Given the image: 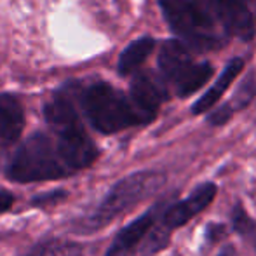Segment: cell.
I'll return each instance as SVG.
<instances>
[{"mask_svg":"<svg viewBox=\"0 0 256 256\" xmlns=\"http://www.w3.org/2000/svg\"><path fill=\"white\" fill-rule=\"evenodd\" d=\"M49 128L56 134V146L72 172L84 169L98 157V148L88 136L74 103L63 94H56L44 106Z\"/></svg>","mask_w":256,"mask_h":256,"instance_id":"obj_1","label":"cell"},{"mask_svg":"<svg viewBox=\"0 0 256 256\" xmlns=\"http://www.w3.org/2000/svg\"><path fill=\"white\" fill-rule=\"evenodd\" d=\"M68 174L72 171L58 152L56 142L44 132L30 136L7 166V176L18 183L56 180Z\"/></svg>","mask_w":256,"mask_h":256,"instance_id":"obj_2","label":"cell"},{"mask_svg":"<svg viewBox=\"0 0 256 256\" xmlns=\"http://www.w3.org/2000/svg\"><path fill=\"white\" fill-rule=\"evenodd\" d=\"M82 106L92 128L103 134H112L136 124H145L131 100L106 82L89 86L82 96Z\"/></svg>","mask_w":256,"mask_h":256,"instance_id":"obj_3","label":"cell"},{"mask_svg":"<svg viewBox=\"0 0 256 256\" xmlns=\"http://www.w3.org/2000/svg\"><path fill=\"white\" fill-rule=\"evenodd\" d=\"M162 185H164V174L155 171L134 172L120 180L104 197L103 202L96 208V211L84 222V228L89 232L102 228L118 214L128 211L131 206L138 204L140 200L157 192Z\"/></svg>","mask_w":256,"mask_h":256,"instance_id":"obj_4","label":"cell"},{"mask_svg":"<svg viewBox=\"0 0 256 256\" xmlns=\"http://www.w3.org/2000/svg\"><path fill=\"white\" fill-rule=\"evenodd\" d=\"M171 30L186 48L196 51H211L218 46L214 23L197 2L188 0H158Z\"/></svg>","mask_w":256,"mask_h":256,"instance_id":"obj_5","label":"cell"},{"mask_svg":"<svg viewBox=\"0 0 256 256\" xmlns=\"http://www.w3.org/2000/svg\"><path fill=\"white\" fill-rule=\"evenodd\" d=\"M204 12L218 21L228 34L250 40L254 35V18L242 0H199Z\"/></svg>","mask_w":256,"mask_h":256,"instance_id":"obj_6","label":"cell"},{"mask_svg":"<svg viewBox=\"0 0 256 256\" xmlns=\"http://www.w3.org/2000/svg\"><path fill=\"white\" fill-rule=\"evenodd\" d=\"M168 98L166 88L154 74H138L131 82V103L145 122H150L158 106Z\"/></svg>","mask_w":256,"mask_h":256,"instance_id":"obj_7","label":"cell"},{"mask_svg":"<svg viewBox=\"0 0 256 256\" xmlns=\"http://www.w3.org/2000/svg\"><path fill=\"white\" fill-rule=\"evenodd\" d=\"M214 196H216V185H212V183L200 185L192 196L186 197L185 200H180V202L172 204L164 212V228L171 230L185 225L188 220H192L196 214L204 211L211 204V200L214 199Z\"/></svg>","mask_w":256,"mask_h":256,"instance_id":"obj_8","label":"cell"},{"mask_svg":"<svg viewBox=\"0 0 256 256\" xmlns=\"http://www.w3.org/2000/svg\"><path fill=\"white\" fill-rule=\"evenodd\" d=\"M158 211H160V208L157 206V208L150 209L148 212L142 214L132 223H129L128 226H124V228L117 234V237L114 239L112 246L108 248L106 256H126L128 253H131V251L150 234L152 226L155 225Z\"/></svg>","mask_w":256,"mask_h":256,"instance_id":"obj_9","label":"cell"},{"mask_svg":"<svg viewBox=\"0 0 256 256\" xmlns=\"http://www.w3.org/2000/svg\"><path fill=\"white\" fill-rule=\"evenodd\" d=\"M24 128V112L14 94H0V142L10 145L18 142Z\"/></svg>","mask_w":256,"mask_h":256,"instance_id":"obj_10","label":"cell"},{"mask_svg":"<svg viewBox=\"0 0 256 256\" xmlns=\"http://www.w3.org/2000/svg\"><path fill=\"white\" fill-rule=\"evenodd\" d=\"M188 48L180 40H168L158 54V66L168 80L176 82L192 64Z\"/></svg>","mask_w":256,"mask_h":256,"instance_id":"obj_11","label":"cell"},{"mask_svg":"<svg viewBox=\"0 0 256 256\" xmlns=\"http://www.w3.org/2000/svg\"><path fill=\"white\" fill-rule=\"evenodd\" d=\"M242 66H244V61L240 60V58H236V60L230 61V63L226 64L225 70H223V74L220 75V78L214 82V86H212L204 96H200V100H197V102L194 103L192 114H196V115L204 114V112L209 110L212 104L218 103V100L222 98L223 92L232 86L234 78L239 75V72L242 70Z\"/></svg>","mask_w":256,"mask_h":256,"instance_id":"obj_12","label":"cell"},{"mask_svg":"<svg viewBox=\"0 0 256 256\" xmlns=\"http://www.w3.org/2000/svg\"><path fill=\"white\" fill-rule=\"evenodd\" d=\"M154 38L150 37H143L138 40L131 42L128 48L122 51L120 58H118V72L122 75L132 74L146 58L150 56V52L154 51Z\"/></svg>","mask_w":256,"mask_h":256,"instance_id":"obj_13","label":"cell"},{"mask_svg":"<svg viewBox=\"0 0 256 256\" xmlns=\"http://www.w3.org/2000/svg\"><path fill=\"white\" fill-rule=\"evenodd\" d=\"M212 75V66L209 63H192L190 68L174 82L176 91L182 96H190L196 91H199L206 82L211 78Z\"/></svg>","mask_w":256,"mask_h":256,"instance_id":"obj_14","label":"cell"},{"mask_svg":"<svg viewBox=\"0 0 256 256\" xmlns=\"http://www.w3.org/2000/svg\"><path fill=\"white\" fill-rule=\"evenodd\" d=\"M28 256H82V250L74 242L51 240L37 246Z\"/></svg>","mask_w":256,"mask_h":256,"instance_id":"obj_15","label":"cell"},{"mask_svg":"<svg viewBox=\"0 0 256 256\" xmlns=\"http://www.w3.org/2000/svg\"><path fill=\"white\" fill-rule=\"evenodd\" d=\"M232 223H234V228H236L239 234H250V232H253V230H254L253 220L248 216V212L244 211L240 206H236V209H234Z\"/></svg>","mask_w":256,"mask_h":256,"instance_id":"obj_16","label":"cell"},{"mask_svg":"<svg viewBox=\"0 0 256 256\" xmlns=\"http://www.w3.org/2000/svg\"><path fill=\"white\" fill-rule=\"evenodd\" d=\"M254 94H256V84L253 80H248V82H244L242 88L237 91L236 98H234V103H236V106L242 108L251 102V98H253Z\"/></svg>","mask_w":256,"mask_h":256,"instance_id":"obj_17","label":"cell"},{"mask_svg":"<svg viewBox=\"0 0 256 256\" xmlns=\"http://www.w3.org/2000/svg\"><path fill=\"white\" fill-rule=\"evenodd\" d=\"M230 117H232V106H230V104H223V106H220L218 110L209 115L208 120H209V124H212V126H222V124H225Z\"/></svg>","mask_w":256,"mask_h":256,"instance_id":"obj_18","label":"cell"},{"mask_svg":"<svg viewBox=\"0 0 256 256\" xmlns=\"http://www.w3.org/2000/svg\"><path fill=\"white\" fill-rule=\"evenodd\" d=\"M66 197V192L63 190H56V192H51V194H46V196H38L32 200L34 206H48V204H58L61 199Z\"/></svg>","mask_w":256,"mask_h":256,"instance_id":"obj_19","label":"cell"},{"mask_svg":"<svg viewBox=\"0 0 256 256\" xmlns=\"http://www.w3.org/2000/svg\"><path fill=\"white\" fill-rule=\"evenodd\" d=\"M206 236H208L209 242H216L218 239H222L225 236V226L223 225H209L206 230Z\"/></svg>","mask_w":256,"mask_h":256,"instance_id":"obj_20","label":"cell"},{"mask_svg":"<svg viewBox=\"0 0 256 256\" xmlns=\"http://www.w3.org/2000/svg\"><path fill=\"white\" fill-rule=\"evenodd\" d=\"M14 202V197L10 196L9 192H4V190H0V212L7 211V209L12 206Z\"/></svg>","mask_w":256,"mask_h":256,"instance_id":"obj_21","label":"cell"}]
</instances>
